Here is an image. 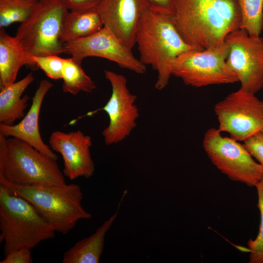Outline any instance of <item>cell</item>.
<instances>
[{
  "mask_svg": "<svg viewBox=\"0 0 263 263\" xmlns=\"http://www.w3.org/2000/svg\"><path fill=\"white\" fill-rule=\"evenodd\" d=\"M0 242L4 256L22 248L31 249L53 239L55 230L28 201L0 184Z\"/></svg>",
  "mask_w": 263,
  "mask_h": 263,
  "instance_id": "3957f363",
  "label": "cell"
},
{
  "mask_svg": "<svg viewBox=\"0 0 263 263\" xmlns=\"http://www.w3.org/2000/svg\"><path fill=\"white\" fill-rule=\"evenodd\" d=\"M104 27L97 9L70 11L65 16L60 35L63 43L90 36Z\"/></svg>",
  "mask_w": 263,
  "mask_h": 263,
  "instance_id": "d6986e66",
  "label": "cell"
},
{
  "mask_svg": "<svg viewBox=\"0 0 263 263\" xmlns=\"http://www.w3.org/2000/svg\"><path fill=\"white\" fill-rule=\"evenodd\" d=\"M34 79L33 73H30L19 81L0 90V123L11 126L24 117L30 97L27 94L22 97L21 95Z\"/></svg>",
  "mask_w": 263,
  "mask_h": 263,
  "instance_id": "ac0fdd59",
  "label": "cell"
},
{
  "mask_svg": "<svg viewBox=\"0 0 263 263\" xmlns=\"http://www.w3.org/2000/svg\"><path fill=\"white\" fill-rule=\"evenodd\" d=\"M32 60L36 66L41 69L51 79L57 80L62 78V69L64 58L56 55L33 56Z\"/></svg>",
  "mask_w": 263,
  "mask_h": 263,
  "instance_id": "cb8c5ba5",
  "label": "cell"
},
{
  "mask_svg": "<svg viewBox=\"0 0 263 263\" xmlns=\"http://www.w3.org/2000/svg\"><path fill=\"white\" fill-rule=\"evenodd\" d=\"M56 161L26 142L0 133V183L15 185L66 184Z\"/></svg>",
  "mask_w": 263,
  "mask_h": 263,
  "instance_id": "277c9868",
  "label": "cell"
},
{
  "mask_svg": "<svg viewBox=\"0 0 263 263\" xmlns=\"http://www.w3.org/2000/svg\"><path fill=\"white\" fill-rule=\"evenodd\" d=\"M258 194L257 207L260 214L259 230L257 237L247 242L249 263H263V176L255 186Z\"/></svg>",
  "mask_w": 263,
  "mask_h": 263,
  "instance_id": "603a6c76",
  "label": "cell"
},
{
  "mask_svg": "<svg viewBox=\"0 0 263 263\" xmlns=\"http://www.w3.org/2000/svg\"><path fill=\"white\" fill-rule=\"evenodd\" d=\"M218 129L238 141H244L263 130V100L241 88L216 103Z\"/></svg>",
  "mask_w": 263,
  "mask_h": 263,
  "instance_id": "9c48e42d",
  "label": "cell"
},
{
  "mask_svg": "<svg viewBox=\"0 0 263 263\" xmlns=\"http://www.w3.org/2000/svg\"><path fill=\"white\" fill-rule=\"evenodd\" d=\"M149 8V0H101L97 9L104 26L132 50L139 21Z\"/></svg>",
  "mask_w": 263,
  "mask_h": 263,
  "instance_id": "5bb4252c",
  "label": "cell"
},
{
  "mask_svg": "<svg viewBox=\"0 0 263 263\" xmlns=\"http://www.w3.org/2000/svg\"><path fill=\"white\" fill-rule=\"evenodd\" d=\"M64 49L65 54L79 63L87 57L96 56L112 61L121 68L138 74H143L146 71V66L104 26L90 36L64 43Z\"/></svg>",
  "mask_w": 263,
  "mask_h": 263,
  "instance_id": "7c38bea8",
  "label": "cell"
},
{
  "mask_svg": "<svg viewBox=\"0 0 263 263\" xmlns=\"http://www.w3.org/2000/svg\"><path fill=\"white\" fill-rule=\"evenodd\" d=\"M140 61L156 71L155 87L164 89L172 75V66L182 53L203 49L188 44L176 29L173 15L161 13L149 8L143 14L135 36Z\"/></svg>",
  "mask_w": 263,
  "mask_h": 263,
  "instance_id": "7a4b0ae2",
  "label": "cell"
},
{
  "mask_svg": "<svg viewBox=\"0 0 263 263\" xmlns=\"http://www.w3.org/2000/svg\"><path fill=\"white\" fill-rule=\"evenodd\" d=\"M68 10L61 0H41L32 15L18 28L15 37L31 60L33 56L64 53L60 35Z\"/></svg>",
  "mask_w": 263,
  "mask_h": 263,
  "instance_id": "8992f818",
  "label": "cell"
},
{
  "mask_svg": "<svg viewBox=\"0 0 263 263\" xmlns=\"http://www.w3.org/2000/svg\"><path fill=\"white\" fill-rule=\"evenodd\" d=\"M25 65L36 66L16 38L0 28V90L16 82Z\"/></svg>",
  "mask_w": 263,
  "mask_h": 263,
  "instance_id": "2e32d148",
  "label": "cell"
},
{
  "mask_svg": "<svg viewBox=\"0 0 263 263\" xmlns=\"http://www.w3.org/2000/svg\"><path fill=\"white\" fill-rule=\"evenodd\" d=\"M227 52L224 42L216 47L184 52L174 61L172 75L196 88L238 82L226 64Z\"/></svg>",
  "mask_w": 263,
  "mask_h": 263,
  "instance_id": "ba28073f",
  "label": "cell"
},
{
  "mask_svg": "<svg viewBox=\"0 0 263 263\" xmlns=\"http://www.w3.org/2000/svg\"><path fill=\"white\" fill-rule=\"evenodd\" d=\"M81 63L72 57L64 58L62 69V90L74 95L80 92L92 93L96 88L95 83L85 73Z\"/></svg>",
  "mask_w": 263,
  "mask_h": 263,
  "instance_id": "ffe728a7",
  "label": "cell"
},
{
  "mask_svg": "<svg viewBox=\"0 0 263 263\" xmlns=\"http://www.w3.org/2000/svg\"><path fill=\"white\" fill-rule=\"evenodd\" d=\"M33 262L31 250L22 248L15 250L7 255L0 263H31Z\"/></svg>",
  "mask_w": 263,
  "mask_h": 263,
  "instance_id": "484cf974",
  "label": "cell"
},
{
  "mask_svg": "<svg viewBox=\"0 0 263 263\" xmlns=\"http://www.w3.org/2000/svg\"><path fill=\"white\" fill-rule=\"evenodd\" d=\"M104 75L112 87L111 97L103 107L87 115L101 110L107 113L109 123L102 135L105 144L111 145L123 141L131 134L136 127L139 111L135 104L137 96L129 90L125 76L110 70H104Z\"/></svg>",
  "mask_w": 263,
  "mask_h": 263,
  "instance_id": "8fae6325",
  "label": "cell"
},
{
  "mask_svg": "<svg viewBox=\"0 0 263 263\" xmlns=\"http://www.w3.org/2000/svg\"><path fill=\"white\" fill-rule=\"evenodd\" d=\"M244 142V145L252 157L263 167V135L258 132Z\"/></svg>",
  "mask_w": 263,
  "mask_h": 263,
  "instance_id": "d4e9b609",
  "label": "cell"
},
{
  "mask_svg": "<svg viewBox=\"0 0 263 263\" xmlns=\"http://www.w3.org/2000/svg\"><path fill=\"white\" fill-rule=\"evenodd\" d=\"M149 8L163 13L173 15L175 0H149Z\"/></svg>",
  "mask_w": 263,
  "mask_h": 263,
  "instance_id": "83f0119b",
  "label": "cell"
},
{
  "mask_svg": "<svg viewBox=\"0 0 263 263\" xmlns=\"http://www.w3.org/2000/svg\"><path fill=\"white\" fill-rule=\"evenodd\" d=\"M3 184L31 203L49 222L55 231L66 234L91 213L82 207L83 193L76 184L15 185Z\"/></svg>",
  "mask_w": 263,
  "mask_h": 263,
  "instance_id": "5b68a950",
  "label": "cell"
},
{
  "mask_svg": "<svg viewBox=\"0 0 263 263\" xmlns=\"http://www.w3.org/2000/svg\"><path fill=\"white\" fill-rule=\"evenodd\" d=\"M173 20L188 44L204 49L240 28L241 13L237 0H175Z\"/></svg>",
  "mask_w": 263,
  "mask_h": 263,
  "instance_id": "6da1fadb",
  "label": "cell"
},
{
  "mask_svg": "<svg viewBox=\"0 0 263 263\" xmlns=\"http://www.w3.org/2000/svg\"><path fill=\"white\" fill-rule=\"evenodd\" d=\"M70 11L97 9L101 0H61Z\"/></svg>",
  "mask_w": 263,
  "mask_h": 263,
  "instance_id": "4316f807",
  "label": "cell"
},
{
  "mask_svg": "<svg viewBox=\"0 0 263 263\" xmlns=\"http://www.w3.org/2000/svg\"><path fill=\"white\" fill-rule=\"evenodd\" d=\"M241 13L240 28L252 37H259L263 30V0H237Z\"/></svg>",
  "mask_w": 263,
  "mask_h": 263,
  "instance_id": "7402d4cb",
  "label": "cell"
},
{
  "mask_svg": "<svg viewBox=\"0 0 263 263\" xmlns=\"http://www.w3.org/2000/svg\"><path fill=\"white\" fill-rule=\"evenodd\" d=\"M118 210L98 227L94 233L77 242L66 251L63 263H98L102 254L105 237L116 218Z\"/></svg>",
  "mask_w": 263,
  "mask_h": 263,
  "instance_id": "e0dca14e",
  "label": "cell"
},
{
  "mask_svg": "<svg viewBox=\"0 0 263 263\" xmlns=\"http://www.w3.org/2000/svg\"><path fill=\"white\" fill-rule=\"evenodd\" d=\"M263 135V130L261 132Z\"/></svg>",
  "mask_w": 263,
  "mask_h": 263,
  "instance_id": "f1b7e54d",
  "label": "cell"
},
{
  "mask_svg": "<svg viewBox=\"0 0 263 263\" xmlns=\"http://www.w3.org/2000/svg\"><path fill=\"white\" fill-rule=\"evenodd\" d=\"M41 0H0V28L24 22L34 13Z\"/></svg>",
  "mask_w": 263,
  "mask_h": 263,
  "instance_id": "44dd1931",
  "label": "cell"
},
{
  "mask_svg": "<svg viewBox=\"0 0 263 263\" xmlns=\"http://www.w3.org/2000/svg\"><path fill=\"white\" fill-rule=\"evenodd\" d=\"M215 128L204 134L203 147L212 164L232 181L255 187L263 176V167L256 162L244 144Z\"/></svg>",
  "mask_w": 263,
  "mask_h": 263,
  "instance_id": "52a82bcc",
  "label": "cell"
},
{
  "mask_svg": "<svg viewBox=\"0 0 263 263\" xmlns=\"http://www.w3.org/2000/svg\"><path fill=\"white\" fill-rule=\"evenodd\" d=\"M49 143L52 150L60 153L64 161L63 174L70 180L79 177L89 178L95 166L90 153L92 140L80 130L64 132L54 131Z\"/></svg>",
  "mask_w": 263,
  "mask_h": 263,
  "instance_id": "4fadbf2b",
  "label": "cell"
},
{
  "mask_svg": "<svg viewBox=\"0 0 263 263\" xmlns=\"http://www.w3.org/2000/svg\"><path fill=\"white\" fill-rule=\"evenodd\" d=\"M53 86V84L49 80H41L33 97L32 105L27 114L17 124L8 126L0 123V133L6 137H12L20 139L47 156L57 161V155L42 140L38 126L39 115L42 103L47 92Z\"/></svg>",
  "mask_w": 263,
  "mask_h": 263,
  "instance_id": "9a60e30c",
  "label": "cell"
},
{
  "mask_svg": "<svg viewBox=\"0 0 263 263\" xmlns=\"http://www.w3.org/2000/svg\"><path fill=\"white\" fill-rule=\"evenodd\" d=\"M225 42L226 64L240 82V88L256 94L263 88V38L250 36L239 28L229 33Z\"/></svg>",
  "mask_w": 263,
  "mask_h": 263,
  "instance_id": "30bf717a",
  "label": "cell"
}]
</instances>
